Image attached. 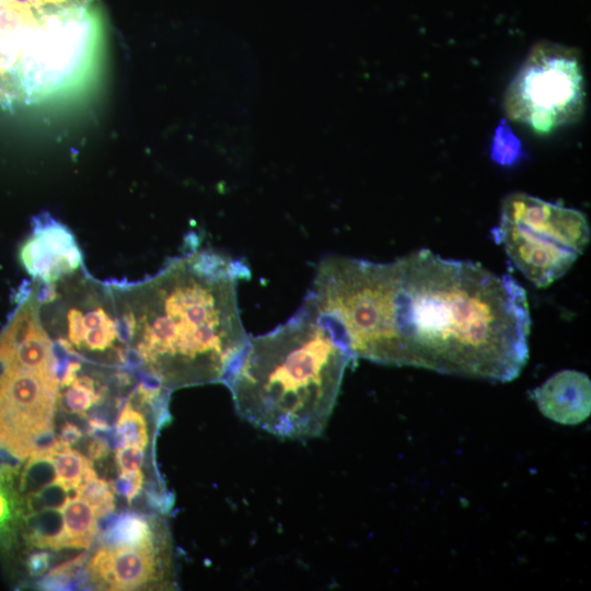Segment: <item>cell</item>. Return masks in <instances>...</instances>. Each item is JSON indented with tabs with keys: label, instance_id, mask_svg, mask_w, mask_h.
I'll use <instances>...</instances> for the list:
<instances>
[{
	"label": "cell",
	"instance_id": "cell-17",
	"mask_svg": "<svg viewBox=\"0 0 591 591\" xmlns=\"http://www.w3.org/2000/svg\"><path fill=\"white\" fill-rule=\"evenodd\" d=\"M57 473L51 454H33L21 467L18 491L22 497L38 493L57 480Z\"/></svg>",
	"mask_w": 591,
	"mask_h": 591
},
{
	"label": "cell",
	"instance_id": "cell-21",
	"mask_svg": "<svg viewBox=\"0 0 591 591\" xmlns=\"http://www.w3.org/2000/svg\"><path fill=\"white\" fill-rule=\"evenodd\" d=\"M69 491L70 489H68L57 479L55 483L44 487L38 493L23 497L24 513L43 509L62 510L70 499Z\"/></svg>",
	"mask_w": 591,
	"mask_h": 591
},
{
	"label": "cell",
	"instance_id": "cell-8",
	"mask_svg": "<svg viewBox=\"0 0 591 591\" xmlns=\"http://www.w3.org/2000/svg\"><path fill=\"white\" fill-rule=\"evenodd\" d=\"M499 221L546 235L578 254L590 241L583 212L524 193H512L502 200Z\"/></svg>",
	"mask_w": 591,
	"mask_h": 591
},
{
	"label": "cell",
	"instance_id": "cell-18",
	"mask_svg": "<svg viewBox=\"0 0 591 591\" xmlns=\"http://www.w3.org/2000/svg\"><path fill=\"white\" fill-rule=\"evenodd\" d=\"M120 447L135 444L146 449L149 443V428L144 413L136 409L129 399L120 409L115 425Z\"/></svg>",
	"mask_w": 591,
	"mask_h": 591
},
{
	"label": "cell",
	"instance_id": "cell-13",
	"mask_svg": "<svg viewBox=\"0 0 591 591\" xmlns=\"http://www.w3.org/2000/svg\"><path fill=\"white\" fill-rule=\"evenodd\" d=\"M107 547L167 548L169 535L160 520L134 511H121L113 528L100 538Z\"/></svg>",
	"mask_w": 591,
	"mask_h": 591
},
{
	"label": "cell",
	"instance_id": "cell-4",
	"mask_svg": "<svg viewBox=\"0 0 591 591\" xmlns=\"http://www.w3.org/2000/svg\"><path fill=\"white\" fill-rule=\"evenodd\" d=\"M39 317L54 349L83 361L91 355L112 367H126L129 343L115 283L101 282L81 267L40 285Z\"/></svg>",
	"mask_w": 591,
	"mask_h": 591
},
{
	"label": "cell",
	"instance_id": "cell-14",
	"mask_svg": "<svg viewBox=\"0 0 591 591\" xmlns=\"http://www.w3.org/2000/svg\"><path fill=\"white\" fill-rule=\"evenodd\" d=\"M18 532L28 547L60 551L67 548L62 513L58 509H43L24 513Z\"/></svg>",
	"mask_w": 591,
	"mask_h": 591
},
{
	"label": "cell",
	"instance_id": "cell-11",
	"mask_svg": "<svg viewBox=\"0 0 591 591\" xmlns=\"http://www.w3.org/2000/svg\"><path fill=\"white\" fill-rule=\"evenodd\" d=\"M24 269L40 285H49L83 267L74 235L50 217H39L20 248Z\"/></svg>",
	"mask_w": 591,
	"mask_h": 591
},
{
	"label": "cell",
	"instance_id": "cell-27",
	"mask_svg": "<svg viewBox=\"0 0 591 591\" xmlns=\"http://www.w3.org/2000/svg\"><path fill=\"white\" fill-rule=\"evenodd\" d=\"M111 448L108 444L97 438H93L86 448L88 457L92 461H101L109 455Z\"/></svg>",
	"mask_w": 591,
	"mask_h": 591
},
{
	"label": "cell",
	"instance_id": "cell-26",
	"mask_svg": "<svg viewBox=\"0 0 591 591\" xmlns=\"http://www.w3.org/2000/svg\"><path fill=\"white\" fill-rule=\"evenodd\" d=\"M82 436L83 433L77 425L70 421H66L61 427L57 438L61 450H63L71 448L72 445L78 443L81 440Z\"/></svg>",
	"mask_w": 591,
	"mask_h": 591
},
{
	"label": "cell",
	"instance_id": "cell-25",
	"mask_svg": "<svg viewBox=\"0 0 591 591\" xmlns=\"http://www.w3.org/2000/svg\"><path fill=\"white\" fill-rule=\"evenodd\" d=\"M50 554L46 551H36L28 554L25 560L27 572L33 578L44 576L50 564Z\"/></svg>",
	"mask_w": 591,
	"mask_h": 591
},
{
	"label": "cell",
	"instance_id": "cell-23",
	"mask_svg": "<svg viewBox=\"0 0 591 591\" xmlns=\"http://www.w3.org/2000/svg\"><path fill=\"white\" fill-rule=\"evenodd\" d=\"M115 451V462L120 473L141 470L144 461L143 448L135 444H125Z\"/></svg>",
	"mask_w": 591,
	"mask_h": 591
},
{
	"label": "cell",
	"instance_id": "cell-24",
	"mask_svg": "<svg viewBox=\"0 0 591 591\" xmlns=\"http://www.w3.org/2000/svg\"><path fill=\"white\" fill-rule=\"evenodd\" d=\"M30 7L36 13L85 7L89 0H15Z\"/></svg>",
	"mask_w": 591,
	"mask_h": 591
},
{
	"label": "cell",
	"instance_id": "cell-1",
	"mask_svg": "<svg viewBox=\"0 0 591 591\" xmlns=\"http://www.w3.org/2000/svg\"><path fill=\"white\" fill-rule=\"evenodd\" d=\"M340 313L354 354L381 364L508 382L529 357L522 286L430 250L389 263L360 259Z\"/></svg>",
	"mask_w": 591,
	"mask_h": 591
},
{
	"label": "cell",
	"instance_id": "cell-16",
	"mask_svg": "<svg viewBox=\"0 0 591 591\" xmlns=\"http://www.w3.org/2000/svg\"><path fill=\"white\" fill-rule=\"evenodd\" d=\"M51 455L58 480L70 490H76L83 480L97 477L92 460L77 450L68 448Z\"/></svg>",
	"mask_w": 591,
	"mask_h": 591
},
{
	"label": "cell",
	"instance_id": "cell-19",
	"mask_svg": "<svg viewBox=\"0 0 591 591\" xmlns=\"http://www.w3.org/2000/svg\"><path fill=\"white\" fill-rule=\"evenodd\" d=\"M524 157L525 152L520 139L513 132L508 121L502 118L498 123L491 140V161L500 166L511 167L517 165Z\"/></svg>",
	"mask_w": 591,
	"mask_h": 591
},
{
	"label": "cell",
	"instance_id": "cell-9",
	"mask_svg": "<svg viewBox=\"0 0 591 591\" xmlns=\"http://www.w3.org/2000/svg\"><path fill=\"white\" fill-rule=\"evenodd\" d=\"M493 236L518 270L536 287H547L577 260L571 248L545 235L499 221Z\"/></svg>",
	"mask_w": 591,
	"mask_h": 591
},
{
	"label": "cell",
	"instance_id": "cell-22",
	"mask_svg": "<svg viewBox=\"0 0 591 591\" xmlns=\"http://www.w3.org/2000/svg\"><path fill=\"white\" fill-rule=\"evenodd\" d=\"M113 491L124 497L128 503L139 496L144 487V475L139 471L120 473L114 480L109 482Z\"/></svg>",
	"mask_w": 591,
	"mask_h": 591
},
{
	"label": "cell",
	"instance_id": "cell-7",
	"mask_svg": "<svg viewBox=\"0 0 591 591\" xmlns=\"http://www.w3.org/2000/svg\"><path fill=\"white\" fill-rule=\"evenodd\" d=\"M58 389L56 371L0 359V444L27 459L33 440L54 429Z\"/></svg>",
	"mask_w": 591,
	"mask_h": 591
},
{
	"label": "cell",
	"instance_id": "cell-2",
	"mask_svg": "<svg viewBox=\"0 0 591 591\" xmlns=\"http://www.w3.org/2000/svg\"><path fill=\"white\" fill-rule=\"evenodd\" d=\"M248 277L242 260L199 248L151 278L115 283L136 368L170 391L223 383L250 338L237 305Z\"/></svg>",
	"mask_w": 591,
	"mask_h": 591
},
{
	"label": "cell",
	"instance_id": "cell-3",
	"mask_svg": "<svg viewBox=\"0 0 591 591\" xmlns=\"http://www.w3.org/2000/svg\"><path fill=\"white\" fill-rule=\"evenodd\" d=\"M354 357L304 301L275 329L250 337L223 382L237 415L281 438L320 436Z\"/></svg>",
	"mask_w": 591,
	"mask_h": 591
},
{
	"label": "cell",
	"instance_id": "cell-6",
	"mask_svg": "<svg viewBox=\"0 0 591 591\" xmlns=\"http://www.w3.org/2000/svg\"><path fill=\"white\" fill-rule=\"evenodd\" d=\"M584 79L576 50L556 43L536 44L505 94L509 119L548 135L580 118Z\"/></svg>",
	"mask_w": 591,
	"mask_h": 591
},
{
	"label": "cell",
	"instance_id": "cell-10",
	"mask_svg": "<svg viewBox=\"0 0 591 591\" xmlns=\"http://www.w3.org/2000/svg\"><path fill=\"white\" fill-rule=\"evenodd\" d=\"M90 582L109 590H135L167 582L171 569L167 548H124L104 546L89 561Z\"/></svg>",
	"mask_w": 591,
	"mask_h": 591
},
{
	"label": "cell",
	"instance_id": "cell-12",
	"mask_svg": "<svg viewBox=\"0 0 591 591\" xmlns=\"http://www.w3.org/2000/svg\"><path fill=\"white\" fill-rule=\"evenodd\" d=\"M540 412L548 419L563 425L584 421L591 410V382L576 370H563L531 393Z\"/></svg>",
	"mask_w": 591,
	"mask_h": 591
},
{
	"label": "cell",
	"instance_id": "cell-5",
	"mask_svg": "<svg viewBox=\"0 0 591 591\" xmlns=\"http://www.w3.org/2000/svg\"><path fill=\"white\" fill-rule=\"evenodd\" d=\"M100 24L86 7L39 13L11 80V102L43 101L73 92L97 57Z\"/></svg>",
	"mask_w": 591,
	"mask_h": 591
},
{
	"label": "cell",
	"instance_id": "cell-15",
	"mask_svg": "<svg viewBox=\"0 0 591 591\" xmlns=\"http://www.w3.org/2000/svg\"><path fill=\"white\" fill-rule=\"evenodd\" d=\"M67 548H89L95 536L96 515L92 507L76 496L62 508Z\"/></svg>",
	"mask_w": 591,
	"mask_h": 591
},
{
	"label": "cell",
	"instance_id": "cell-20",
	"mask_svg": "<svg viewBox=\"0 0 591 591\" xmlns=\"http://www.w3.org/2000/svg\"><path fill=\"white\" fill-rule=\"evenodd\" d=\"M76 496L86 501L96 517H101L115 509L114 491L109 482L95 477L83 480L74 490Z\"/></svg>",
	"mask_w": 591,
	"mask_h": 591
}]
</instances>
